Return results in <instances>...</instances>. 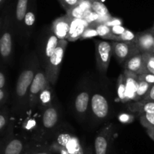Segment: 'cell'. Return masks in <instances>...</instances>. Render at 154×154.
Returning <instances> with one entry per match:
<instances>
[{
  "label": "cell",
  "mask_w": 154,
  "mask_h": 154,
  "mask_svg": "<svg viewBox=\"0 0 154 154\" xmlns=\"http://www.w3.org/2000/svg\"><path fill=\"white\" fill-rule=\"evenodd\" d=\"M134 119L133 116L128 113H122L119 116V120L123 123H129L131 122Z\"/></svg>",
  "instance_id": "obj_39"
},
{
  "label": "cell",
  "mask_w": 154,
  "mask_h": 154,
  "mask_svg": "<svg viewBox=\"0 0 154 154\" xmlns=\"http://www.w3.org/2000/svg\"><path fill=\"white\" fill-rule=\"evenodd\" d=\"M67 42L68 41L66 39L59 40L57 48L54 50L52 55L50 57L48 63L44 69L48 82L53 86L55 85L58 79L60 66L64 57L65 51L67 46Z\"/></svg>",
  "instance_id": "obj_6"
},
{
  "label": "cell",
  "mask_w": 154,
  "mask_h": 154,
  "mask_svg": "<svg viewBox=\"0 0 154 154\" xmlns=\"http://www.w3.org/2000/svg\"><path fill=\"white\" fill-rule=\"evenodd\" d=\"M32 143H29L27 147L26 148L24 152H23L22 154H31V152H32Z\"/></svg>",
  "instance_id": "obj_44"
},
{
  "label": "cell",
  "mask_w": 154,
  "mask_h": 154,
  "mask_svg": "<svg viewBox=\"0 0 154 154\" xmlns=\"http://www.w3.org/2000/svg\"><path fill=\"white\" fill-rule=\"evenodd\" d=\"M97 33L96 31L95 28L93 26H88L86 29H85L84 32L82 33L80 39H86V38H92V37L97 36Z\"/></svg>",
  "instance_id": "obj_33"
},
{
  "label": "cell",
  "mask_w": 154,
  "mask_h": 154,
  "mask_svg": "<svg viewBox=\"0 0 154 154\" xmlns=\"http://www.w3.org/2000/svg\"><path fill=\"white\" fill-rule=\"evenodd\" d=\"M85 154H94V152H93V149L91 146L85 147Z\"/></svg>",
  "instance_id": "obj_45"
},
{
  "label": "cell",
  "mask_w": 154,
  "mask_h": 154,
  "mask_svg": "<svg viewBox=\"0 0 154 154\" xmlns=\"http://www.w3.org/2000/svg\"><path fill=\"white\" fill-rule=\"evenodd\" d=\"M140 122L145 128H154V113L141 114L140 116Z\"/></svg>",
  "instance_id": "obj_30"
},
{
  "label": "cell",
  "mask_w": 154,
  "mask_h": 154,
  "mask_svg": "<svg viewBox=\"0 0 154 154\" xmlns=\"http://www.w3.org/2000/svg\"><path fill=\"white\" fill-rule=\"evenodd\" d=\"M151 85L142 80H138V86L136 91V97L134 101H140L144 98L150 88Z\"/></svg>",
  "instance_id": "obj_26"
},
{
  "label": "cell",
  "mask_w": 154,
  "mask_h": 154,
  "mask_svg": "<svg viewBox=\"0 0 154 154\" xmlns=\"http://www.w3.org/2000/svg\"><path fill=\"white\" fill-rule=\"evenodd\" d=\"M41 66L36 54L32 56L26 60L24 67L20 72L17 78L14 91L13 111L16 114L22 113L28 109V96L29 89L35 72Z\"/></svg>",
  "instance_id": "obj_1"
},
{
  "label": "cell",
  "mask_w": 154,
  "mask_h": 154,
  "mask_svg": "<svg viewBox=\"0 0 154 154\" xmlns=\"http://www.w3.org/2000/svg\"><path fill=\"white\" fill-rule=\"evenodd\" d=\"M37 146L38 147H36L35 143H32L31 154H53V152L48 149V147L45 144L38 143Z\"/></svg>",
  "instance_id": "obj_31"
},
{
  "label": "cell",
  "mask_w": 154,
  "mask_h": 154,
  "mask_svg": "<svg viewBox=\"0 0 154 154\" xmlns=\"http://www.w3.org/2000/svg\"><path fill=\"white\" fill-rule=\"evenodd\" d=\"M29 143L18 137H13L2 144L0 154H22Z\"/></svg>",
  "instance_id": "obj_14"
},
{
  "label": "cell",
  "mask_w": 154,
  "mask_h": 154,
  "mask_svg": "<svg viewBox=\"0 0 154 154\" xmlns=\"http://www.w3.org/2000/svg\"><path fill=\"white\" fill-rule=\"evenodd\" d=\"M4 2H5V0H0V6L4 3Z\"/></svg>",
  "instance_id": "obj_46"
},
{
  "label": "cell",
  "mask_w": 154,
  "mask_h": 154,
  "mask_svg": "<svg viewBox=\"0 0 154 154\" xmlns=\"http://www.w3.org/2000/svg\"><path fill=\"white\" fill-rule=\"evenodd\" d=\"M46 74L42 66L38 68L35 72L33 79L32 81L29 89V96H28V108L34 109L37 107L38 105V97L41 92L49 85Z\"/></svg>",
  "instance_id": "obj_8"
},
{
  "label": "cell",
  "mask_w": 154,
  "mask_h": 154,
  "mask_svg": "<svg viewBox=\"0 0 154 154\" xmlns=\"http://www.w3.org/2000/svg\"><path fill=\"white\" fill-rule=\"evenodd\" d=\"M104 24H106V26H109V27H112L114 26H118V25H122V20L120 18H118V17H112L111 18H109L107 21H106L104 23Z\"/></svg>",
  "instance_id": "obj_37"
},
{
  "label": "cell",
  "mask_w": 154,
  "mask_h": 154,
  "mask_svg": "<svg viewBox=\"0 0 154 154\" xmlns=\"http://www.w3.org/2000/svg\"><path fill=\"white\" fill-rule=\"evenodd\" d=\"M112 55L119 63L123 64L128 59L135 54H140L138 48L134 42H112Z\"/></svg>",
  "instance_id": "obj_12"
},
{
  "label": "cell",
  "mask_w": 154,
  "mask_h": 154,
  "mask_svg": "<svg viewBox=\"0 0 154 154\" xmlns=\"http://www.w3.org/2000/svg\"><path fill=\"white\" fill-rule=\"evenodd\" d=\"M36 21V3L35 0H30L27 11L25 14L22 27L21 39L25 42L29 40V37L33 32Z\"/></svg>",
  "instance_id": "obj_13"
},
{
  "label": "cell",
  "mask_w": 154,
  "mask_h": 154,
  "mask_svg": "<svg viewBox=\"0 0 154 154\" xmlns=\"http://www.w3.org/2000/svg\"><path fill=\"white\" fill-rule=\"evenodd\" d=\"M54 101L42 110L39 130L35 137V141L37 143H45L60 126V109L58 105Z\"/></svg>",
  "instance_id": "obj_3"
},
{
  "label": "cell",
  "mask_w": 154,
  "mask_h": 154,
  "mask_svg": "<svg viewBox=\"0 0 154 154\" xmlns=\"http://www.w3.org/2000/svg\"><path fill=\"white\" fill-rule=\"evenodd\" d=\"M137 79H138V80L144 81L151 85L154 84V74L149 73V72L137 75Z\"/></svg>",
  "instance_id": "obj_35"
},
{
  "label": "cell",
  "mask_w": 154,
  "mask_h": 154,
  "mask_svg": "<svg viewBox=\"0 0 154 154\" xmlns=\"http://www.w3.org/2000/svg\"><path fill=\"white\" fill-rule=\"evenodd\" d=\"M79 0H58V2L66 11L76 6L79 3Z\"/></svg>",
  "instance_id": "obj_32"
},
{
  "label": "cell",
  "mask_w": 154,
  "mask_h": 154,
  "mask_svg": "<svg viewBox=\"0 0 154 154\" xmlns=\"http://www.w3.org/2000/svg\"><path fill=\"white\" fill-rule=\"evenodd\" d=\"M95 56L97 69L100 74L105 75L112 56V42H109L106 39L96 41Z\"/></svg>",
  "instance_id": "obj_9"
},
{
  "label": "cell",
  "mask_w": 154,
  "mask_h": 154,
  "mask_svg": "<svg viewBox=\"0 0 154 154\" xmlns=\"http://www.w3.org/2000/svg\"><path fill=\"white\" fill-rule=\"evenodd\" d=\"M112 134L113 125L112 123L105 125L97 133L94 141V154H109Z\"/></svg>",
  "instance_id": "obj_11"
},
{
  "label": "cell",
  "mask_w": 154,
  "mask_h": 154,
  "mask_svg": "<svg viewBox=\"0 0 154 154\" xmlns=\"http://www.w3.org/2000/svg\"><path fill=\"white\" fill-rule=\"evenodd\" d=\"M1 146H2V144H0V149H1Z\"/></svg>",
  "instance_id": "obj_49"
},
{
  "label": "cell",
  "mask_w": 154,
  "mask_h": 154,
  "mask_svg": "<svg viewBox=\"0 0 154 154\" xmlns=\"http://www.w3.org/2000/svg\"><path fill=\"white\" fill-rule=\"evenodd\" d=\"M137 34L134 33L126 29V30L119 35H112L107 38V40H112L113 42H134L135 43Z\"/></svg>",
  "instance_id": "obj_24"
},
{
  "label": "cell",
  "mask_w": 154,
  "mask_h": 154,
  "mask_svg": "<svg viewBox=\"0 0 154 154\" xmlns=\"http://www.w3.org/2000/svg\"><path fill=\"white\" fill-rule=\"evenodd\" d=\"M132 112H138L140 114L154 113V101L152 100H140L135 101L130 106Z\"/></svg>",
  "instance_id": "obj_23"
},
{
  "label": "cell",
  "mask_w": 154,
  "mask_h": 154,
  "mask_svg": "<svg viewBox=\"0 0 154 154\" xmlns=\"http://www.w3.org/2000/svg\"><path fill=\"white\" fill-rule=\"evenodd\" d=\"M43 144L57 154H85V147L74 133L58 128Z\"/></svg>",
  "instance_id": "obj_2"
},
{
  "label": "cell",
  "mask_w": 154,
  "mask_h": 154,
  "mask_svg": "<svg viewBox=\"0 0 154 154\" xmlns=\"http://www.w3.org/2000/svg\"><path fill=\"white\" fill-rule=\"evenodd\" d=\"M152 32H154V26H153V28H152Z\"/></svg>",
  "instance_id": "obj_48"
},
{
  "label": "cell",
  "mask_w": 154,
  "mask_h": 154,
  "mask_svg": "<svg viewBox=\"0 0 154 154\" xmlns=\"http://www.w3.org/2000/svg\"><path fill=\"white\" fill-rule=\"evenodd\" d=\"M91 4V10L100 17L97 23H104L112 17L106 5L101 0H90Z\"/></svg>",
  "instance_id": "obj_21"
},
{
  "label": "cell",
  "mask_w": 154,
  "mask_h": 154,
  "mask_svg": "<svg viewBox=\"0 0 154 154\" xmlns=\"http://www.w3.org/2000/svg\"><path fill=\"white\" fill-rule=\"evenodd\" d=\"M71 19L67 15H63L57 17L51 23V30L57 38L62 40L67 38L69 29Z\"/></svg>",
  "instance_id": "obj_16"
},
{
  "label": "cell",
  "mask_w": 154,
  "mask_h": 154,
  "mask_svg": "<svg viewBox=\"0 0 154 154\" xmlns=\"http://www.w3.org/2000/svg\"><path fill=\"white\" fill-rule=\"evenodd\" d=\"M152 33H153V34H154V32H152Z\"/></svg>",
  "instance_id": "obj_50"
},
{
  "label": "cell",
  "mask_w": 154,
  "mask_h": 154,
  "mask_svg": "<svg viewBox=\"0 0 154 154\" xmlns=\"http://www.w3.org/2000/svg\"><path fill=\"white\" fill-rule=\"evenodd\" d=\"M142 100H152V101H154V84L151 85L149 91H148L146 95L145 96L144 98Z\"/></svg>",
  "instance_id": "obj_40"
},
{
  "label": "cell",
  "mask_w": 154,
  "mask_h": 154,
  "mask_svg": "<svg viewBox=\"0 0 154 154\" xmlns=\"http://www.w3.org/2000/svg\"><path fill=\"white\" fill-rule=\"evenodd\" d=\"M123 66L125 71L134 73L136 75H140L148 72L141 53L135 54L128 59L123 63Z\"/></svg>",
  "instance_id": "obj_17"
},
{
  "label": "cell",
  "mask_w": 154,
  "mask_h": 154,
  "mask_svg": "<svg viewBox=\"0 0 154 154\" xmlns=\"http://www.w3.org/2000/svg\"><path fill=\"white\" fill-rule=\"evenodd\" d=\"M7 97H8V94H7L6 91L4 88L0 89V106H2L5 103Z\"/></svg>",
  "instance_id": "obj_41"
},
{
  "label": "cell",
  "mask_w": 154,
  "mask_h": 154,
  "mask_svg": "<svg viewBox=\"0 0 154 154\" xmlns=\"http://www.w3.org/2000/svg\"><path fill=\"white\" fill-rule=\"evenodd\" d=\"M5 85H6V77L3 72L0 71V89L5 88Z\"/></svg>",
  "instance_id": "obj_42"
},
{
  "label": "cell",
  "mask_w": 154,
  "mask_h": 154,
  "mask_svg": "<svg viewBox=\"0 0 154 154\" xmlns=\"http://www.w3.org/2000/svg\"><path fill=\"white\" fill-rule=\"evenodd\" d=\"M111 106L107 95L101 89L93 88L90 100L88 117L93 126H97L103 123L110 116Z\"/></svg>",
  "instance_id": "obj_4"
},
{
  "label": "cell",
  "mask_w": 154,
  "mask_h": 154,
  "mask_svg": "<svg viewBox=\"0 0 154 154\" xmlns=\"http://www.w3.org/2000/svg\"><path fill=\"white\" fill-rule=\"evenodd\" d=\"M154 43V34L150 32L137 34L135 44L140 53H151Z\"/></svg>",
  "instance_id": "obj_19"
},
{
  "label": "cell",
  "mask_w": 154,
  "mask_h": 154,
  "mask_svg": "<svg viewBox=\"0 0 154 154\" xmlns=\"http://www.w3.org/2000/svg\"><path fill=\"white\" fill-rule=\"evenodd\" d=\"M59 40L60 39L51 30L47 31V32L42 34L38 39L37 52L35 54L43 69H45L50 57L52 55L54 50L57 48Z\"/></svg>",
  "instance_id": "obj_7"
},
{
  "label": "cell",
  "mask_w": 154,
  "mask_h": 154,
  "mask_svg": "<svg viewBox=\"0 0 154 154\" xmlns=\"http://www.w3.org/2000/svg\"><path fill=\"white\" fill-rule=\"evenodd\" d=\"M14 28L9 22H5L0 33V57L5 62H10L13 54Z\"/></svg>",
  "instance_id": "obj_10"
},
{
  "label": "cell",
  "mask_w": 154,
  "mask_h": 154,
  "mask_svg": "<svg viewBox=\"0 0 154 154\" xmlns=\"http://www.w3.org/2000/svg\"><path fill=\"white\" fill-rule=\"evenodd\" d=\"M54 101V96H53V89L51 88V85L49 84L43 91L41 92L40 95L38 97V105L37 107L40 109V110H42L49 106L52 102Z\"/></svg>",
  "instance_id": "obj_22"
},
{
  "label": "cell",
  "mask_w": 154,
  "mask_h": 154,
  "mask_svg": "<svg viewBox=\"0 0 154 154\" xmlns=\"http://www.w3.org/2000/svg\"><path fill=\"white\" fill-rule=\"evenodd\" d=\"M116 92H117L118 99L122 103H126L128 101L126 96V86H125V81L124 74H121L119 76L116 87Z\"/></svg>",
  "instance_id": "obj_25"
},
{
  "label": "cell",
  "mask_w": 154,
  "mask_h": 154,
  "mask_svg": "<svg viewBox=\"0 0 154 154\" xmlns=\"http://www.w3.org/2000/svg\"><path fill=\"white\" fill-rule=\"evenodd\" d=\"M141 54L143 55L147 72L154 74V54L152 53H141Z\"/></svg>",
  "instance_id": "obj_28"
},
{
  "label": "cell",
  "mask_w": 154,
  "mask_h": 154,
  "mask_svg": "<svg viewBox=\"0 0 154 154\" xmlns=\"http://www.w3.org/2000/svg\"><path fill=\"white\" fill-rule=\"evenodd\" d=\"M125 76V86H126V96L128 101L129 100H135L136 91L138 86V79L137 75L134 73L125 71L124 72Z\"/></svg>",
  "instance_id": "obj_20"
},
{
  "label": "cell",
  "mask_w": 154,
  "mask_h": 154,
  "mask_svg": "<svg viewBox=\"0 0 154 154\" xmlns=\"http://www.w3.org/2000/svg\"><path fill=\"white\" fill-rule=\"evenodd\" d=\"M85 13L79 5L73 7L66 11V15L70 19H84Z\"/></svg>",
  "instance_id": "obj_29"
},
{
  "label": "cell",
  "mask_w": 154,
  "mask_h": 154,
  "mask_svg": "<svg viewBox=\"0 0 154 154\" xmlns=\"http://www.w3.org/2000/svg\"><path fill=\"white\" fill-rule=\"evenodd\" d=\"M30 0H17L15 7V13H14V23L13 25L14 31L17 35L21 38L22 36V27H23V21L24 19L25 14L29 8Z\"/></svg>",
  "instance_id": "obj_15"
},
{
  "label": "cell",
  "mask_w": 154,
  "mask_h": 154,
  "mask_svg": "<svg viewBox=\"0 0 154 154\" xmlns=\"http://www.w3.org/2000/svg\"><path fill=\"white\" fill-rule=\"evenodd\" d=\"M151 53H152V54H154V43H153V46H152V52Z\"/></svg>",
  "instance_id": "obj_47"
},
{
  "label": "cell",
  "mask_w": 154,
  "mask_h": 154,
  "mask_svg": "<svg viewBox=\"0 0 154 154\" xmlns=\"http://www.w3.org/2000/svg\"><path fill=\"white\" fill-rule=\"evenodd\" d=\"M126 29L127 28L124 27L122 25H118V26H112V27H111V35H109V36L121 35V34L123 33V32L126 30ZM109 37H108V38H109ZM106 40H107V39H106Z\"/></svg>",
  "instance_id": "obj_36"
},
{
  "label": "cell",
  "mask_w": 154,
  "mask_h": 154,
  "mask_svg": "<svg viewBox=\"0 0 154 154\" xmlns=\"http://www.w3.org/2000/svg\"><path fill=\"white\" fill-rule=\"evenodd\" d=\"M146 132L152 140H154V128H146Z\"/></svg>",
  "instance_id": "obj_43"
},
{
  "label": "cell",
  "mask_w": 154,
  "mask_h": 154,
  "mask_svg": "<svg viewBox=\"0 0 154 154\" xmlns=\"http://www.w3.org/2000/svg\"><path fill=\"white\" fill-rule=\"evenodd\" d=\"M78 5L85 12L91 10V4L90 0H79Z\"/></svg>",
  "instance_id": "obj_38"
},
{
  "label": "cell",
  "mask_w": 154,
  "mask_h": 154,
  "mask_svg": "<svg viewBox=\"0 0 154 154\" xmlns=\"http://www.w3.org/2000/svg\"><path fill=\"white\" fill-rule=\"evenodd\" d=\"M93 86L90 83L81 84L73 100V109L77 119L84 122L88 117L90 100Z\"/></svg>",
  "instance_id": "obj_5"
},
{
  "label": "cell",
  "mask_w": 154,
  "mask_h": 154,
  "mask_svg": "<svg viewBox=\"0 0 154 154\" xmlns=\"http://www.w3.org/2000/svg\"><path fill=\"white\" fill-rule=\"evenodd\" d=\"M8 122V112L3 110L0 112V132L5 129Z\"/></svg>",
  "instance_id": "obj_34"
},
{
  "label": "cell",
  "mask_w": 154,
  "mask_h": 154,
  "mask_svg": "<svg viewBox=\"0 0 154 154\" xmlns=\"http://www.w3.org/2000/svg\"><path fill=\"white\" fill-rule=\"evenodd\" d=\"M88 26L89 24L85 19H71L66 40L74 42L80 39L82 33Z\"/></svg>",
  "instance_id": "obj_18"
},
{
  "label": "cell",
  "mask_w": 154,
  "mask_h": 154,
  "mask_svg": "<svg viewBox=\"0 0 154 154\" xmlns=\"http://www.w3.org/2000/svg\"><path fill=\"white\" fill-rule=\"evenodd\" d=\"M90 26H93L95 28L97 35L101 37L103 39L106 40L108 37L111 35V27L106 26L104 23H97V24L90 25Z\"/></svg>",
  "instance_id": "obj_27"
}]
</instances>
